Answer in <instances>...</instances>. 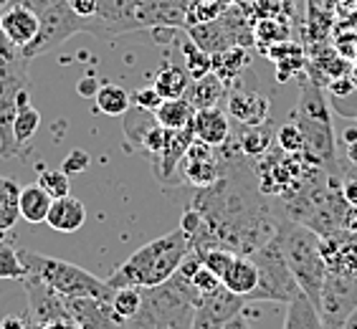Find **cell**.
<instances>
[{
    "label": "cell",
    "instance_id": "obj_1",
    "mask_svg": "<svg viewBox=\"0 0 357 329\" xmlns=\"http://www.w3.org/2000/svg\"><path fill=\"white\" fill-rule=\"evenodd\" d=\"M190 254V238L183 228H175L170 234L144 243L137 248L122 266L107 279L112 289L119 286H139L152 289L170 282L178 274L180 263Z\"/></svg>",
    "mask_w": 357,
    "mask_h": 329
},
{
    "label": "cell",
    "instance_id": "obj_2",
    "mask_svg": "<svg viewBox=\"0 0 357 329\" xmlns=\"http://www.w3.org/2000/svg\"><path fill=\"white\" fill-rule=\"evenodd\" d=\"M198 302L200 294L190 279L178 271L170 282L142 289V307L127 319V329H192Z\"/></svg>",
    "mask_w": 357,
    "mask_h": 329
},
{
    "label": "cell",
    "instance_id": "obj_3",
    "mask_svg": "<svg viewBox=\"0 0 357 329\" xmlns=\"http://www.w3.org/2000/svg\"><path fill=\"white\" fill-rule=\"evenodd\" d=\"M282 246L296 284L312 302H319L322 284L327 279V263L322 256V236L291 218L282 220Z\"/></svg>",
    "mask_w": 357,
    "mask_h": 329
},
{
    "label": "cell",
    "instance_id": "obj_4",
    "mask_svg": "<svg viewBox=\"0 0 357 329\" xmlns=\"http://www.w3.org/2000/svg\"><path fill=\"white\" fill-rule=\"evenodd\" d=\"M18 254H21L23 263H26L28 276H33L46 286H51L63 299H69V296H94V299L112 302V296H114V289L109 286L107 279L102 282L99 276L89 274L86 268L76 266V263L36 254V251H28V248H18Z\"/></svg>",
    "mask_w": 357,
    "mask_h": 329
},
{
    "label": "cell",
    "instance_id": "obj_5",
    "mask_svg": "<svg viewBox=\"0 0 357 329\" xmlns=\"http://www.w3.org/2000/svg\"><path fill=\"white\" fill-rule=\"evenodd\" d=\"M28 59L15 43L0 33V158H18L21 150L13 139V119L18 112V96L28 84Z\"/></svg>",
    "mask_w": 357,
    "mask_h": 329
},
{
    "label": "cell",
    "instance_id": "obj_6",
    "mask_svg": "<svg viewBox=\"0 0 357 329\" xmlns=\"http://www.w3.org/2000/svg\"><path fill=\"white\" fill-rule=\"evenodd\" d=\"M254 261L259 266V286L248 299L256 302H284L289 304L302 289L296 284L294 274L287 263L282 246V226L276 231V236L271 240H266L259 251H254Z\"/></svg>",
    "mask_w": 357,
    "mask_h": 329
},
{
    "label": "cell",
    "instance_id": "obj_7",
    "mask_svg": "<svg viewBox=\"0 0 357 329\" xmlns=\"http://www.w3.org/2000/svg\"><path fill=\"white\" fill-rule=\"evenodd\" d=\"M38 18H41L38 36H36L26 48H21L28 61H33L36 56H43L46 51H51V48L66 43L71 36H79V33L94 36V18H82V15H76L66 0H56V3H51Z\"/></svg>",
    "mask_w": 357,
    "mask_h": 329
},
{
    "label": "cell",
    "instance_id": "obj_8",
    "mask_svg": "<svg viewBox=\"0 0 357 329\" xmlns=\"http://www.w3.org/2000/svg\"><path fill=\"white\" fill-rule=\"evenodd\" d=\"M317 309H319L324 329H342L357 309V271L352 274L327 271Z\"/></svg>",
    "mask_w": 357,
    "mask_h": 329
},
{
    "label": "cell",
    "instance_id": "obj_9",
    "mask_svg": "<svg viewBox=\"0 0 357 329\" xmlns=\"http://www.w3.org/2000/svg\"><path fill=\"white\" fill-rule=\"evenodd\" d=\"M243 302L246 296L234 294L231 289L220 284L215 291L200 296L198 307H195V319H192V329H220L226 327L234 316L243 312Z\"/></svg>",
    "mask_w": 357,
    "mask_h": 329
},
{
    "label": "cell",
    "instance_id": "obj_10",
    "mask_svg": "<svg viewBox=\"0 0 357 329\" xmlns=\"http://www.w3.org/2000/svg\"><path fill=\"white\" fill-rule=\"evenodd\" d=\"M23 286H26L28 294V316H31L36 329L71 319L69 309H66V299L61 294H56L51 286H46V284L33 279V276H26Z\"/></svg>",
    "mask_w": 357,
    "mask_h": 329
},
{
    "label": "cell",
    "instance_id": "obj_11",
    "mask_svg": "<svg viewBox=\"0 0 357 329\" xmlns=\"http://www.w3.org/2000/svg\"><path fill=\"white\" fill-rule=\"evenodd\" d=\"M192 3L195 0H142L135 10V26L137 31L185 28Z\"/></svg>",
    "mask_w": 357,
    "mask_h": 329
},
{
    "label": "cell",
    "instance_id": "obj_12",
    "mask_svg": "<svg viewBox=\"0 0 357 329\" xmlns=\"http://www.w3.org/2000/svg\"><path fill=\"white\" fill-rule=\"evenodd\" d=\"M183 180L192 188H211L213 183H218L223 175V160L215 158V147L192 139V144L188 147L183 164H180Z\"/></svg>",
    "mask_w": 357,
    "mask_h": 329
},
{
    "label": "cell",
    "instance_id": "obj_13",
    "mask_svg": "<svg viewBox=\"0 0 357 329\" xmlns=\"http://www.w3.org/2000/svg\"><path fill=\"white\" fill-rule=\"evenodd\" d=\"M192 139H195L192 124H188L183 130H167V139H165V144H162V150H160V155L152 158V170H155V178H158L160 183H165V185H170V183H183V180L178 178V172H180V164H183L188 147L192 144ZM180 175H183V172H180Z\"/></svg>",
    "mask_w": 357,
    "mask_h": 329
},
{
    "label": "cell",
    "instance_id": "obj_14",
    "mask_svg": "<svg viewBox=\"0 0 357 329\" xmlns=\"http://www.w3.org/2000/svg\"><path fill=\"white\" fill-rule=\"evenodd\" d=\"M142 0H99V10L94 15V36L114 38V36L137 33L135 10Z\"/></svg>",
    "mask_w": 357,
    "mask_h": 329
},
{
    "label": "cell",
    "instance_id": "obj_15",
    "mask_svg": "<svg viewBox=\"0 0 357 329\" xmlns=\"http://www.w3.org/2000/svg\"><path fill=\"white\" fill-rule=\"evenodd\" d=\"M122 122H124V135L132 142L139 144L150 158L160 155V150H162V144L167 139V130L158 122L155 112L139 109V107L132 104L130 109H127V114L122 117Z\"/></svg>",
    "mask_w": 357,
    "mask_h": 329
},
{
    "label": "cell",
    "instance_id": "obj_16",
    "mask_svg": "<svg viewBox=\"0 0 357 329\" xmlns=\"http://www.w3.org/2000/svg\"><path fill=\"white\" fill-rule=\"evenodd\" d=\"M71 322L82 329H127V322L112 312V304L94 296H69L66 299Z\"/></svg>",
    "mask_w": 357,
    "mask_h": 329
},
{
    "label": "cell",
    "instance_id": "obj_17",
    "mask_svg": "<svg viewBox=\"0 0 357 329\" xmlns=\"http://www.w3.org/2000/svg\"><path fill=\"white\" fill-rule=\"evenodd\" d=\"M38 28H41V18L31 8L13 3V0L0 8V33L18 48H26L38 36Z\"/></svg>",
    "mask_w": 357,
    "mask_h": 329
},
{
    "label": "cell",
    "instance_id": "obj_18",
    "mask_svg": "<svg viewBox=\"0 0 357 329\" xmlns=\"http://www.w3.org/2000/svg\"><path fill=\"white\" fill-rule=\"evenodd\" d=\"M268 96L259 94L254 89H241V86H234L228 89L226 96V112L228 117H234L241 127H256V124L268 122Z\"/></svg>",
    "mask_w": 357,
    "mask_h": 329
},
{
    "label": "cell",
    "instance_id": "obj_19",
    "mask_svg": "<svg viewBox=\"0 0 357 329\" xmlns=\"http://www.w3.org/2000/svg\"><path fill=\"white\" fill-rule=\"evenodd\" d=\"M322 256L327 271L352 274L357 271V231H335L322 236Z\"/></svg>",
    "mask_w": 357,
    "mask_h": 329
},
{
    "label": "cell",
    "instance_id": "obj_20",
    "mask_svg": "<svg viewBox=\"0 0 357 329\" xmlns=\"http://www.w3.org/2000/svg\"><path fill=\"white\" fill-rule=\"evenodd\" d=\"M192 132L195 139L211 144V147H223L231 139V122H228V112L220 107L213 109H200L192 117Z\"/></svg>",
    "mask_w": 357,
    "mask_h": 329
},
{
    "label": "cell",
    "instance_id": "obj_21",
    "mask_svg": "<svg viewBox=\"0 0 357 329\" xmlns=\"http://www.w3.org/2000/svg\"><path fill=\"white\" fill-rule=\"evenodd\" d=\"M46 223L59 234H76L86 223V208H84L82 200L71 198V195L56 198L51 211H48Z\"/></svg>",
    "mask_w": 357,
    "mask_h": 329
},
{
    "label": "cell",
    "instance_id": "obj_22",
    "mask_svg": "<svg viewBox=\"0 0 357 329\" xmlns=\"http://www.w3.org/2000/svg\"><path fill=\"white\" fill-rule=\"evenodd\" d=\"M223 286L231 289L238 296H251L259 286V266H256L254 256L238 254L231 263V268L223 276Z\"/></svg>",
    "mask_w": 357,
    "mask_h": 329
},
{
    "label": "cell",
    "instance_id": "obj_23",
    "mask_svg": "<svg viewBox=\"0 0 357 329\" xmlns=\"http://www.w3.org/2000/svg\"><path fill=\"white\" fill-rule=\"evenodd\" d=\"M264 54H266V59H271V61L276 63V76H279V82H287V79H291V76L302 74L304 63H307L302 43H294L291 38L266 48Z\"/></svg>",
    "mask_w": 357,
    "mask_h": 329
},
{
    "label": "cell",
    "instance_id": "obj_24",
    "mask_svg": "<svg viewBox=\"0 0 357 329\" xmlns=\"http://www.w3.org/2000/svg\"><path fill=\"white\" fill-rule=\"evenodd\" d=\"M248 63H251V56H248L246 46L226 48V51L213 54V74L226 84L228 89H234L236 84H238L241 74L248 69Z\"/></svg>",
    "mask_w": 357,
    "mask_h": 329
},
{
    "label": "cell",
    "instance_id": "obj_25",
    "mask_svg": "<svg viewBox=\"0 0 357 329\" xmlns=\"http://www.w3.org/2000/svg\"><path fill=\"white\" fill-rule=\"evenodd\" d=\"M185 96H188V102L195 107V112L213 109V107H218V104H220V99H226V96H228V86L220 82L213 71H211V74L203 76V79H195V82H190Z\"/></svg>",
    "mask_w": 357,
    "mask_h": 329
},
{
    "label": "cell",
    "instance_id": "obj_26",
    "mask_svg": "<svg viewBox=\"0 0 357 329\" xmlns=\"http://www.w3.org/2000/svg\"><path fill=\"white\" fill-rule=\"evenodd\" d=\"M21 190L13 178L0 175V240L10 234L21 218Z\"/></svg>",
    "mask_w": 357,
    "mask_h": 329
},
{
    "label": "cell",
    "instance_id": "obj_27",
    "mask_svg": "<svg viewBox=\"0 0 357 329\" xmlns=\"http://www.w3.org/2000/svg\"><path fill=\"white\" fill-rule=\"evenodd\" d=\"M284 329H324L319 309H317V304L312 302L304 291H299V294L287 304Z\"/></svg>",
    "mask_w": 357,
    "mask_h": 329
},
{
    "label": "cell",
    "instance_id": "obj_28",
    "mask_svg": "<svg viewBox=\"0 0 357 329\" xmlns=\"http://www.w3.org/2000/svg\"><path fill=\"white\" fill-rule=\"evenodd\" d=\"M38 127H41V112L28 102V91H21V96H18V112H15L13 119V139L18 144V150L23 152V147L36 137Z\"/></svg>",
    "mask_w": 357,
    "mask_h": 329
},
{
    "label": "cell",
    "instance_id": "obj_29",
    "mask_svg": "<svg viewBox=\"0 0 357 329\" xmlns=\"http://www.w3.org/2000/svg\"><path fill=\"white\" fill-rule=\"evenodd\" d=\"M241 127V124H238ZM276 137V130L268 122L256 124V127H241L238 132V150L246 155L248 160L264 158L271 147V139Z\"/></svg>",
    "mask_w": 357,
    "mask_h": 329
},
{
    "label": "cell",
    "instance_id": "obj_30",
    "mask_svg": "<svg viewBox=\"0 0 357 329\" xmlns=\"http://www.w3.org/2000/svg\"><path fill=\"white\" fill-rule=\"evenodd\" d=\"M190 82H192L190 74L180 63H165L155 74V89L160 91L162 99H180V96H185Z\"/></svg>",
    "mask_w": 357,
    "mask_h": 329
},
{
    "label": "cell",
    "instance_id": "obj_31",
    "mask_svg": "<svg viewBox=\"0 0 357 329\" xmlns=\"http://www.w3.org/2000/svg\"><path fill=\"white\" fill-rule=\"evenodd\" d=\"M51 206H54V198L38 183L21 190V218L28 223H46Z\"/></svg>",
    "mask_w": 357,
    "mask_h": 329
},
{
    "label": "cell",
    "instance_id": "obj_32",
    "mask_svg": "<svg viewBox=\"0 0 357 329\" xmlns=\"http://www.w3.org/2000/svg\"><path fill=\"white\" fill-rule=\"evenodd\" d=\"M158 122L165 127V130H183L188 124H192L195 117V107L188 102V96H180V99H165L160 104V109L155 112Z\"/></svg>",
    "mask_w": 357,
    "mask_h": 329
},
{
    "label": "cell",
    "instance_id": "obj_33",
    "mask_svg": "<svg viewBox=\"0 0 357 329\" xmlns=\"http://www.w3.org/2000/svg\"><path fill=\"white\" fill-rule=\"evenodd\" d=\"M96 99V109L107 114V117H124L127 109L132 107V94L122 89L119 84H102Z\"/></svg>",
    "mask_w": 357,
    "mask_h": 329
},
{
    "label": "cell",
    "instance_id": "obj_34",
    "mask_svg": "<svg viewBox=\"0 0 357 329\" xmlns=\"http://www.w3.org/2000/svg\"><path fill=\"white\" fill-rule=\"evenodd\" d=\"M289 41V26L287 21L282 23V18L276 15H264L259 18L254 26V46L259 51H266V48L276 46V43Z\"/></svg>",
    "mask_w": 357,
    "mask_h": 329
},
{
    "label": "cell",
    "instance_id": "obj_35",
    "mask_svg": "<svg viewBox=\"0 0 357 329\" xmlns=\"http://www.w3.org/2000/svg\"><path fill=\"white\" fill-rule=\"evenodd\" d=\"M183 66H185V71L190 74L192 82H195V79H203V76H208L213 71V56L206 54L203 48H198L188 38L183 43Z\"/></svg>",
    "mask_w": 357,
    "mask_h": 329
},
{
    "label": "cell",
    "instance_id": "obj_36",
    "mask_svg": "<svg viewBox=\"0 0 357 329\" xmlns=\"http://www.w3.org/2000/svg\"><path fill=\"white\" fill-rule=\"evenodd\" d=\"M112 312L119 316V319H132L137 314L139 307H142V289L139 286H119L114 289V296H112Z\"/></svg>",
    "mask_w": 357,
    "mask_h": 329
},
{
    "label": "cell",
    "instance_id": "obj_37",
    "mask_svg": "<svg viewBox=\"0 0 357 329\" xmlns=\"http://www.w3.org/2000/svg\"><path fill=\"white\" fill-rule=\"evenodd\" d=\"M28 276V268L23 263L18 248L0 243V279H10V282H23Z\"/></svg>",
    "mask_w": 357,
    "mask_h": 329
},
{
    "label": "cell",
    "instance_id": "obj_38",
    "mask_svg": "<svg viewBox=\"0 0 357 329\" xmlns=\"http://www.w3.org/2000/svg\"><path fill=\"white\" fill-rule=\"evenodd\" d=\"M38 185L51 195V198H63L71 190V178L63 170H51V167H38Z\"/></svg>",
    "mask_w": 357,
    "mask_h": 329
},
{
    "label": "cell",
    "instance_id": "obj_39",
    "mask_svg": "<svg viewBox=\"0 0 357 329\" xmlns=\"http://www.w3.org/2000/svg\"><path fill=\"white\" fill-rule=\"evenodd\" d=\"M276 147H279V152H287V155H302L304 152V135L294 119L276 127Z\"/></svg>",
    "mask_w": 357,
    "mask_h": 329
},
{
    "label": "cell",
    "instance_id": "obj_40",
    "mask_svg": "<svg viewBox=\"0 0 357 329\" xmlns=\"http://www.w3.org/2000/svg\"><path fill=\"white\" fill-rule=\"evenodd\" d=\"M236 256H238V254H236V251H231V248H226V246L211 248L208 254H203V266L211 268L220 282H223V276H226V271L231 268V263H234Z\"/></svg>",
    "mask_w": 357,
    "mask_h": 329
},
{
    "label": "cell",
    "instance_id": "obj_41",
    "mask_svg": "<svg viewBox=\"0 0 357 329\" xmlns=\"http://www.w3.org/2000/svg\"><path fill=\"white\" fill-rule=\"evenodd\" d=\"M185 279H190L192 289H195V291H198L200 296H203V294H211V291H215V289H218L220 284H223L218 279V276H215L213 271H211V268L203 266V263H200V266L195 268V271H192L190 276H185Z\"/></svg>",
    "mask_w": 357,
    "mask_h": 329
},
{
    "label": "cell",
    "instance_id": "obj_42",
    "mask_svg": "<svg viewBox=\"0 0 357 329\" xmlns=\"http://www.w3.org/2000/svg\"><path fill=\"white\" fill-rule=\"evenodd\" d=\"M89 164H91L89 152H84V150H71L69 155L63 158L61 170L66 172L69 178H74V175H82V172L89 170Z\"/></svg>",
    "mask_w": 357,
    "mask_h": 329
},
{
    "label": "cell",
    "instance_id": "obj_43",
    "mask_svg": "<svg viewBox=\"0 0 357 329\" xmlns=\"http://www.w3.org/2000/svg\"><path fill=\"white\" fill-rule=\"evenodd\" d=\"M162 102H165V99L160 96V91L155 89V86H144V89H137L135 94H132V104L139 107V109H147V112H158Z\"/></svg>",
    "mask_w": 357,
    "mask_h": 329
},
{
    "label": "cell",
    "instance_id": "obj_44",
    "mask_svg": "<svg viewBox=\"0 0 357 329\" xmlns=\"http://www.w3.org/2000/svg\"><path fill=\"white\" fill-rule=\"evenodd\" d=\"M76 91H79V96H84V99H94V96L99 94V79H96L94 74L82 76L79 84H76Z\"/></svg>",
    "mask_w": 357,
    "mask_h": 329
},
{
    "label": "cell",
    "instance_id": "obj_45",
    "mask_svg": "<svg viewBox=\"0 0 357 329\" xmlns=\"http://www.w3.org/2000/svg\"><path fill=\"white\" fill-rule=\"evenodd\" d=\"M327 86H330V94L340 96V99H344L347 94H352V91H355V84L350 82V76H347V74H344V76H335V79H332Z\"/></svg>",
    "mask_w": 357,
    "mask_h": 329
},
{
    "label": "cell",
    "instance_id": "obj_46",
    "mask_svg": "<svg viewBox=\"0 0 357 329\" xmlns=\"http://www.w3.org/2000/svg\"><path fill=\"white\" fill-rule=\"evenodd\" d=\"M342 195L350 206L357 208V172H347L342 180Z\"/></svg>",
    "mask_w": 357,
    "mask_h": 329
},
{
    "label": "cell",
    "instance_id": "obj_47",
    "mask_svg": "<svg viewBox=\"0 0 357 329\" xmlns=\"http://www.w3.org/2000/svg\"><path fill=\"white\" fill-rule=\"evenodd\" d=\"M220 329H251V324H248V319L243 316V312H241L238 316H234V319H231L226 327H220Z\"/></svg>",
    "mask_w": 357,
    "mask_h": 329
},
{
    "label": "cell",
    "instance_id": "obj_48",
    "mask_svg": "<svg viewBox=\"0 0 357 329\" xmlns=\"http://www.w3.org/2000/svg\"><path fill=\"white\" fill-rule=\"evenodd\" d=\"M0 329H26V322H23L21 316H6Z\"/></svg>",
    "mask_w": 357,
    "mask_h": 329
},
{
    "label": "cell",
    "instance_id": "obj_49",
    "mask_svg": "<svg viewBox=\"0 0 357 329\" xmlns=\"http://www.w3.org/2000/svg\"><path fill=\"white\" fill-rule=\"evenodd\" d=\"M347 160H350V164L357 167V139L352 144H347Z\"/></svg>",
    "mask_w": 357,
    "mask_h": 329
},
{
    "label": "cell",
    "instance_id": "obj_50",
    "mask_svg": "<svg viewBox=\"0 0 357 329\" xmlns=\"http://www.w3.org/2000/svg\"><path fill=\"white\" fill-rule=\"evenodd\" d=\"M344 142H347V144H352V142H355V139H357V130H355V127H350V130H347V132H344Z\"/></svg>",
    "mask_w": 357,
    "mask_h": 329
},
{
    "label": "cell",
    "instance_id": "obj_51",
    "mask_svg": "<svg viewBox=\"0 0 357 329\" xmlns=\"http://www.w3.org/2000/svg\"><path fill=\"white\" fill-rule=\"evenodd\" d=\"M342 329H357V309L350 314V319L344 322V327H342Z\"/></svg>",
    "mask_w": 357,
    "mask_h": 329
},
{
    "label": "cell",
    "instance_id": "obj_52",
    "mask_svg": "<svg viewBox=\"0 0 357 329\" xmlns=\"http://www.w3.org/2000/svg\"><path fill=\"white\" fill-rule=\"evenodd\" d=\"M347 76H350V82L355 84V89H357V61H355V66H352V69L347 71Z\"/></svg>",
    "mask_w": 357,
    "mask_h": 329
},
{
    "label": "cell",
    "instance_id": "obj_53",
    "mask_svg": "<svg viewBox=\"0 0 357 329\" xmlns=\"http://www.w3.org/2000/svg\"><path fill=\"white\" fill-rule=\"evenodd\" d=\"M234 3H251V0H234Z\"/></svg>",
    "mask_w": 357,
    "mask_h": 329
}]
</instances>
